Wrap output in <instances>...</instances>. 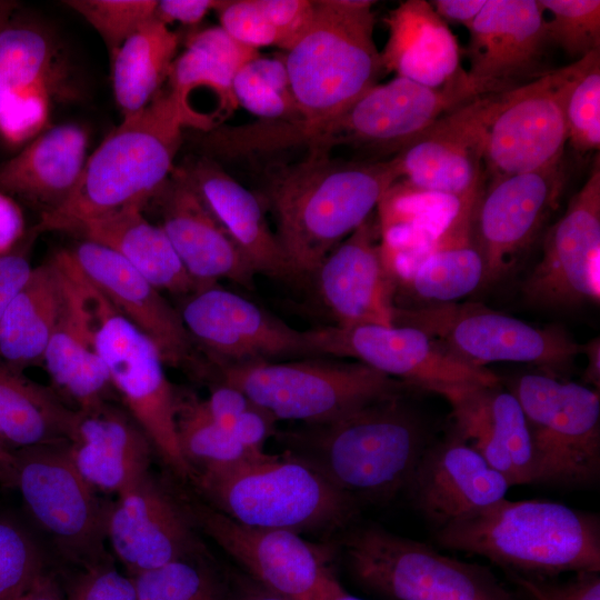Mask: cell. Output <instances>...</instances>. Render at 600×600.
<instances>
[{"instance_id":"1","label":"cell","mask_w":600,"mask_h":600,"mask_svg":"<svg viewBox=\"0 0 600 600\" xmlns=\"http://www.w3.org/2000/svg\"><path fill=\"white\" fill-rule=\"evenodd\" d=\"M269 173L266 201L296 279L312 277L400 179L393 157L348 161L321 153L307 154Z\"/></svg>"},{"instance_id":"2","label":"cell","mask_w":600,"mask_h":600,"mask_svg":"<svg viewBox=\"0 0 600 600\" xmlns=\"http://www.w3.org/2000/svg\"><path fill=\"white\" fill-rule=\"evenodd\" d=\"M273 437L353 500L381 499L406 488L428 447L424 428L402 394L328 422L277 430Z\"/></svg>"},{"instance_id":"3","label":"cell","mask_w":600,"mask_h":600,"mask_svg":"<svg viewBox=\"0 0 600 600\" xmlns=\"http://www.w3.org/2000/svg\"><path fill=\"white\" fill-rule=\"evenodd\" d=\"M52 259L113 391L162 462L179 480L191 481L193 471L177 436V390L167 377L158 349L84 276L67 249Z\"/></svg>"},{"instance_id":"4","label":"cell","mask_w":600,"mask_h":600,"mask_svg":"<svg viewBox=\"0 0 600 600\" xmlns=\"http://www.w3.org/2000/svg\"><path fill=\"white\" fill-rule=\"evenodd\" d=\"M183 128L172 97L160 91L144 109L124 117L87 158L71 194L57 209L41 213L34 231L71 233L96 217L143 208L170 178Z\"/></svg>"},{"instance_id":"5","label":"cell","mask_w":600,"mask_h":600,"mask_svg":"<svg viewBox=\"0 0 600 600\" xmlns=\"http://www.w3.org/2000/svg\"><path fill=\"white\" fill-rule=\"evenodd\" d=\"M437 540L527 574L600 571L599 518L554 501L504 498L438 529Z\"/></svg>"},{"instance_id":"6","label":"cell","mask_w":600,"mask_h":600,"mask_svg":"<svg viewBox=\"0 0 600 600\" xmlns=\"http://www.w3.org/2000/svg\"><path fill=\"white\" fill-rule=\"evenodd\" d=\"M208 504L247 526L293 532L336 528L354 500L283 451L196 471L191 479Z\"/></svg>"},{"instance_id":"7","label":"cell","mask_w":600,"mask_h":600,"mask_svg":"<svg viewBox=\"0 0 600 600\" xmlns=\"http://www.w3.org/2000/svg\"><path fill=\"white\" fill-rule=\"evenodd\" d=\"M374 2L319 0L312 21L283 61L303 121L332 118L384 72L374 38Z\"/></svg>"},{"instance_id":"8","label":"cell","mask_w":600,"mask_h":600,"mask_svg":"<svg viewBox=\"0 0 600 600\" xmlns=\"http://www.w3.org/2000/svg\"><path fill=\"white\" fill-rule=\"evenodd\" d=\"M217 380L242 390L278 421L303 424L334 420L411 388L362 362L327 357L224 366Z\"/></svg>"},{"instance_id":"9","label":"cell","mask_w":600,"mask_h":600,"mask_svg":"<svg viewBox=\"0 0 600 600\" xmlns=\"http://www.w3.org/2000/svg\"><path fill=\"white\" fill-rule=\"evenodd\" d=\"M480 96L471 80L434 89L396 76L332 118L293 123L291 140L308 154H330L338 146L398 153L439 118Z\"/></svg>"},{"instance_id":"10","label":"cell","mask_w":600,"mask_h":600,"mask_svg":"<svg viewBox=\"0 0 600 600\" xmlns=\"http://www.w3.org/2000/svg\"><path fill=\"white\" fill-rule=\"evenodd\" d=\"M394 324L422 330L450 353L476 367L522 362L556 378L570 368L583 349L562 327H536L479 302L397 307Z\"/></svg>"},{"instance_id":"11","label":"cell","mask_w":600,"mask_h":600,"mask_svg":"<svg viewBox=\"0 0 600 600\" xmlns=\"http://www.w3.org/2000/svg\"><path fill=\"white\" fill-rule=\"evenodd\" d=\"M343 551L354 579L389 600H507L478 566L378 527L352 531Z\"/></svg>"},{"instance_id":"12","label":"cell","mask_w":600,"mask_h":600,"mask_svg":"<svg viewBox=\"0 0 600 600\" xmlns=\"http://www.w3.org/2000/svg\"><path fill=\"white\" fill-rule=\"evenodd\" d=\"M530 432L536 482L581 486L600 470V394L546 373H526L509 389Z\"/></svg>"},{"instance_id":"13","label":"cell","mask_w":600,"mask_h":600,"mask_svg":"<svg viewBox=\"0 0 600 600\" xmlns=\"http://www.w3.org/2000/svg\"><path fill=\"white\" fill-rule=\"evenodd\" d=\"M68 441L14 450V489L60 553L80 568L110 559L104 549L108 503L74 467Z\"/></svg>"},{"instance_id":"14","label":"cell","mask_w":600,"mask_h":600,"mask_svg":"<svg viewBox=\"0 0 600 600\" xmlns=\"http://www.w3.org/2000/svg\"><path fill=\"white\" fill-rule=\"evenodd\" d=\"M183 504L194 526L268 589L293 600H327L341 587L327 551L299 533L242 524L204 502Z\"/></svg>"},{"instance_id":"15","label":"cell","mask_w":600,"mask_h":600,"mask_svg":"<svg viewBox=\"0 0 600 600\" xmlns=\"http://www.w3.org/2000/svg\"><path fill=\"white\" fill-rule=\"evenodd\" d=\"M178 311L194 343L216 370L313 357L308 331L291 328L218 282L186 296Z\"/></svg>"},{"instance_id":"16","label":"cell","mask_w":600,"mask_h":600,"mask_svg":"<svg viewBox=\"0 0 600 600\" xmlns=\"http://www.w3.org/2000/svg\"><path fill=\"white\" fill-rule=\"evenodd\" d=\"M314 357L351 358L411 388L500 383L486 367L469 364L422 330L402 324L329 326L308 330Z\"/></svg>"},{"instance_id":"17","label":"cell","mask_w":600,"mask_h":600,"mask_svg":"<svg viewBox=\"0 0 600 600\" xmlns=\"http://www.w3.org/2000/svg\"><path fill=\"white\" fill-rule=\"evenodd\" d=\"M572 63L500 94L487 129L484 181L562 160L568 141L563 96Z\"/></svg>"},{"instance_id":"18","label":"cell","mask_w":600,"mask_h":600,"mask_svg":"<svg viewBox=\"0 0 600 600\" xmlns=\"http://www.w3.org/2000/svg\"><path fill=\"white\" fill-rule=\"evenodd\" d=\"M564 183L562 160L484 181L473 213L482 284L500 281L518 266L558 207Z\"/></svg>"},{"instance_id":"19","label":"cell","mask_w":600,"mask_h":600,"mask_svg":"<svg viewBox=\"0 0 600 600\" xmlns=\"http://www.w3.org/2000/svg\"><path fill=\"white\" fill-rule=\"evenodd\" d=\"M530 304L572 308L600 301V163L548 229L542 256L524 280Z\"/></svg>"},{"instance_id":"20","label":"cell","mask_w":600,"mask_h":600,"mask_svg":"<svg viewBox=\"0 0 600 600\" xmlns=\"http://www.w3.org/2000/svg\"><path fill=\"white\" fill-rule=\"evenodd\" d=\"M84 276L113 307L146 334L166 366L200 381H213L216 370L202 357L178 309L161 291L114 251L88 240L67 249Z\"/></svg>"},{"instance_id":"21","label":"cell","mask_w":600,"mask_h":600,"mask_svg":"<svg viewBox=\"0 0 600 600\" xmlns=\"http://www.w3.org/2000/svg\"><path fill=\"white\" fill-rule=\"evenodd\" d=\"M183 501L151 470L108 503L106 540L129 576L202 551Z\"/></svg>"},{"instance_id":"22","label":"cell","mask_w":600,"mask_h":600,"mask_svg":"<svg viewBox=\"0 0 600 600\" xmlns=\"http://www.w3.org/2000/svg\"><path fill=\"white\" fill-rule=\"evenodd\" d=\"M500 94L480 96L449 111L396 153L400 179L458 198L479 189L487 129Z\"/></svg>"},{"instance_id":"23","label":"cell","mask_w":600,"mask_h":600,"mask_svg":"<svg viewBox=\"0 0 600 600\" xmlns=\"http://www.w3.org/2000/svg\"><path fill=\"white\" fill-rule=\"evenodd\" d=\"M467 73L482 94L503 93L549 70L544 10L536 0H487L469 29Z\"/></svg>"},{"instance_id":"24","label":"cell","mask_w":600,"mask_h":600,"mask_svg":"<svg viewBox=\"0 0 600 600\" xmlns=\"http://www.w3.org/2000/svg\"><path fill=\"white\" fill-rule=\"evenodd\" d=\"M312 277L336 327L394 324V262L371 217L322 260Z\"/></svg>"},{"instance_id":"25","label":"cell","mask_w":600,"mask_h":600,"mask_svg":"<svg viewBox=\"0 0 600 600\" xmlns=\"http://www.w3.org/2000/svg\"><path fill=\"white\" fill-rule=\"evenodd\" d=\"M451 408L456 432L511 486L536 482V459L523 410L500 383L434 389Z\"/></svg>"},{"instance_id":"26","label":"cell","mask_w":600,"mask_h":600,"mask_svg":"<svg viewBox=\"0 0 600 600\" xmlns=\"http://www.w3.org/2000/svg\"><path fill=\"white\" fill-rule=\"evenodd\" d=\"M153 199L160 227L200 287L220 279L254 287L256 271L180 168L173 169Z\"/></svg>"},{"instance_id":"27","label":"cell","mask_w":600,"mask_h":600,"mask_svg":"<svg viewBox=\"0 0 600 600\" xmlns=\"http://www.w3.org/2000/svg\"><path fill=\"white\" fill-rule=\"evenodd\" d=\"M510 487L502 473L456 434L426 448L407 486L416 507L438 529L499 502Z\"/></svg>"},{"instance_id":"28","label":"cell","mask_w":600,"mask_h":600,"mask_svg":"<svg viewBox=\"0 0 600 600\" xmlns=\"http://www.w3.org/2000/svg\"><path fill=\"white\" fill-rule=\"evenodd\" d=\"M259 56L254 48L231 38L220 26L191 34L184 51L176 57L168 77V92L183 127L216 129L238 107L232 91L237 72Z\"/></svg>"},{"instance_id":"29","label":"cell","mask_w":600,"mask_h":600,"mask_svg":"<svg viewBox=\"0 0 600 600\" xmlns=\"http://www.w3.org/2000/svg\"><path fill=\"white\" fill-rule=\"evenodd\" d=\"M67 444L87 483L98 493L116 496L150 471L154 452L129 412L110 401L77 409Z\"/></svg>"},{"instance_id":"30","label":"cell","mask_w":600,"mask_h":600,"mask_svg":"<svg viewBox=\"0 0 600 600\" xmlns=\"http://www.w3.org/2000/svg\"><path fill=\"white\" fill-rule=\"evenodd\" d=\"M386 24L388 39L380 52L384 72L434 89L470 80L456 36L429 1L399 3Z\"/></svg>"},{"instance_id":"31","label":"cell","mask_w":600,"mask_h":600,"mask_svg":"<svg viewBox=\"0 0 600 600\" xmlns=\"http://www.w3.org/2000/svg\"><path fill=\"white\" fill-rule=\"evenodd\" d=\"M229 233L256 273L296 279L271 230L262 202L212 158L179 167Z\"/></svg>"},{"instance_id":"32","label":"cell","mask_w":600,"mask_h":600,"mask_svg":"<svg viewBox=\"0 0 600 600\" xmlns=\"http://www.w3.org/2000/svg\"><path fill=\"white\" fill-rule=\"evenodd\" d=\"M88 136L78 124L48 128L0 166V192L39 206L60 207L77 186L87 161Z\"/></svg>"},{"instance_id":"33","label":"cell","mask_w":600,"mask_h":600,"mask_svg":"<svg viewBox=\"0 0 600 600\" xmlns=\"http://www.w3.org/2000/svg\"><path fill=\"white\" fill-rule=\"evenodd\" d=\"M141 207H126L83 221L71 233L123 258L160 291L188 296L200 286L188 273L160 226Z\"/></svg>"},{"instance_id":"34","label":"cell","mask_w":600,"mask_h":600,"mask_svg":"<svg viewBox=\"0 0 600 600\" xmlns=\"http://www.w3.org/2000/svg\"><path fill=\"white\" fill-rule=\"evenodd\" d=\"M483 184L467 194L443 231L424 250L410 283L430 303L456 302L482 286L484 266L473 236V213Z\"/></svg>"},{"instance_id":"35","label":"cell","mask_w":600,"mask_h":600,"mask_svg":"<svg viewBox=\"0 0 600 600\" xmlns=\"http://www.w3.org/2000/svg\"><path fill=\"white\" fill-rule=\"evenodd\" d=\"M63 303L62 278L50 258L33 267L0 321V360L18 372L42 362Z\"/></svg>"},{"instance_id":"36","label":"cell","mask_w":600,"mask_h":600,"mask_svg":"<svg viewBox=\"0 0 600 600\" xmlns=\"http://www.w3.org/2000/svg\"><path fill=\"white\" fill-rule=\"evenodd\" d=\"M77 409L0 360V439L11 449L68 441Z\"/></svg>"},{"instance_id":"37","label":"cell","mask_w":600,"mask_h":600,"mask_svg":"<svg viewBox=\"0 0 600 600\" xmlns=\"http://www.w3.org/2000/svg\"><path fill=\"white\" fill-rule=\"evenodd\" d=\"M63 289L62 312L42 362L57 391L72 401L76 409H86L109 401L113 388L64 284Z\"/></svg>"},{"instance_id":"38","label":"cell","mask_w":600,"mask_h":600,"mask_svg":"<svg viewBox=\"0 0 600 600\" xmlns=\"http://www.w3.org/2000/svg\"><path fill=\"white\" fill-rule=\"evenodd\" d=\"M178 43V34L152 18L110 58L114 98L123 118L141 111L158 96Z\"/></svg>"},{"instance_id":"39","label":"cell","mask_w":600,"mask_h":600,"mask_svg":"<svg viewBox=\"0 0 600 600\" xmlns=\"http://www.w3.org/2000/svg\"><path fill=\"white\" fill-rule=\"evenodd\" d=\"M176 424L180 450L193 473L259 456L248 453L230 430L211 418L203 399L192 393L177 391Z\"/></svg>"},{"instance_id":"40","label":"cell","mask_w":600,"mask_h":600,"mask_svg":"<svg viewBox=\"0 0 600 600\" xmlns=\"http://www.w3.org/2000/svg\"><path fill=\"white\" fill-rule=\"evenodd\" d=\"M132 579L139 600H230L231 594L230 586L204 550Z\"/></svg>"},{"instance_id":"41","label":"cell","mask_w":600,"mask_h":600,"mask_svg":"<svg viewBox=\"0 0 600 600\" xmlns=\"http://www.w3.org/2000/svg\"><path fill=\"white\" fill-rule=\"evenodd\" d=\"M232 91L237 104L261 120H302L291 93L283 59L259 54L237 72Z\"/></svg>"},{"instance_id":"42","label":"cell","mask_w":600,"mask_h":600,"mask_svg":"<svg viewBox=\"0 0 600 600\" xmlns=\"http://www.w3.org/2000/svg\"><path fill=\"white\" fill-rule=\"evenodd\" d=\"M567 142L581 152L600 147V50L572 62L563 96Z\"/></svg>"},{"instance_id":"43","label":"cell","mask_w":600,"mask_h":600,"mask_svg":"<svg viewBox=\"0 0 600 600\" xmlns=\"http://www.w3.org/2000/svg\"><path fill=\"white\" fill-rule=\"evenodd\" d=\"M54 49L49 38L31 27L0 29V106L3 100L50 78Z\"/></svg>"},{"instance_id":"44","label":"cell","mask_w":600,"mask_h":600,"mask_svg":"<svg viewBox=\"0 0 600 600\" xmlns=\"http://www.w3.org/2000/svg\"><path fill=\"white\" fill-rule=\"evenodd\" d=\"M46 571L43 553L32 534L0 509V600H16Z\"/></svg>"},{"instance_id":"45","label":"cell","mask_w":600,"mask_h":600,"mask_svg":"<svg viewBox=\"0 0 600 600\" xmlns=\"http://www.w3.org/2000/svg\"><path fill=\"white\" fill-rule=\"evenodd\" d=\"M547 20L550 42L560 46L577 60L600 50L599 0H539Z\"/></svg>"},{"instance_id":"46","label":"cell","mask_w":600,"mask_h":600,"mask_svg":"<svg viewBox=\"0 0 600 600\" xmlns=\"http://www.w3.org/2000/svg\"><path fill=\"white\" fill-rule=\"evenodd\" d=\"M154 0H69L102 38L110 58L140 27L154 18Z\"/></svg>"},{"instance_id":"47","label":"cell","mask_w":600,"mask_h":600,"mask_svg":"<svg viewBox=\"0 0 600 600\" xmlns=\"http://www.w3.org/2000/svg\"><path fill=\"white\" fill-rule=\"evenodd\" d=\"M51 79H42L8 96L0 106V134L13 144L33 140L48 126Z\"/></svg>"},{"instance_id":"48","label":"cell","mask_w":600,"mask_h":600,"mask_svg":"<svg viewBox=\"0 0 600 600\" xmlns=\"http://www.w3.org/2000/svg\"><path fill=\"white\" fill-rule=\"evenodd\" d=\"M214 10L219 14L220 27L238 42L257 50L260 47H280L278 32L257 0L218 1Z\"/></svg>"},{"instance_id":"49","label":"cell","mask_w":600,"mask_h":600,"mask_svg":"<svg viewBox=\"0 0 600 600\" xmlns=\"http://www.w3.org/2000/svg\"><path fill=\"white\" fill-rule=\"evenodd\" d=\"M64 592L68 600H139L132 577L110 559L80 568Z\"/></svg>"},{"instance_id":"50","label":"cell","mask_w":600,"mask_h":600,"mask_svg":"<svg viewBox=\"0 0 600 600\" xmlns=\"http://www.w3.org/2000/svg\"><path fill=\"white\" fill-rule=\"evenodd\" d=\"M258 7L280 37L281 49L288 51L310 26L316 1L257 0Z\"/></svg>"},{"instance_id":"51","label":"cell","mask_w":600,"mask_h":600,"mask_svg":"<svg viewBox=\"0 0 600 600\" xmlns=\"http://www.w3.org/2000/svg\"><path fill=\"white\" fill-rule=\"evenodd\" d=\"M516 580L533 600H600L599 572H579L562 583L533 577H517Z\"/></svg>"},{"instance_id":"52","label":"cell","mask_w":600,"mask_h":600,"mask_svg":"<svg viewBox=\"0 0 600 600\" xmlns=\"http://www.w3.org/2000/svg\"><path fill=\"white\" fill-rule=\"evenodd\" d=\"M278 420L268 410L251 403L231 426V433L240 446L250 454H261L270 437L277 431Z\"/></svg>"},{"instance_id":"53","label":"cell","mask_w":600,"mask_h":600,"mask_svg":"<svg viewBox=\"0 0 600 600\" xmlns=\"http://www.w3.org/2000/svg\"><path fill=\"white\" fill-rule=\"evenodd\" d=\"M203 401L211 418L228 430L252 403L242 390L221 380L210 383V393Z\"/></svg>"},{"instance_id":"54","label":"cell","mask_w":600,"mask_h":600,"mask_svg":"<svg viewBox=\"0 0 600 600\" xmlns=\"http://www.w3.org/2000/svg\"><path fill=\"white\" fill-rule=\"evenodd\" d=\"M32 269L23 251L11 250L0 256V321Z\"/></svg>"},{"instance_id":"55","label":"cell","mask_w":600,"mask_h":600,"mask_svg":"<svg viewBox=\"0 0 600 600\" xmlns=\"http://www.w3.org/2000/svg\"><path fill=\"white\" fill-rule=\"evenodd\" d=\"M217 4L216 0H161L157 2L154 18L167 26L171 22L196 24Z\"/></svg>"},{"instance_id":"56","label":"cell","mask_w":600,"mask_h":600,"mask_svg":"<svg viewBox=\"0 0 600 600\" xmlns=\"http://www.w3.org/2000/svg\"><path fill=\"white\" fill-rule=\"evenodd\" d=\"M23 232V217L12 198L0 192V256L13 250Z\"/></svg>"},{"instance_id":"57","label":"cell","mask_w":600,"mask_h":600,"mask_svg":"<svg viewBox=\"0 0 600 600\" xmlns=\"http://www.w3.org/2000/svg\"><path fill=\"white\" fill-rule=\"evenodd\" d=\"M487 0H433L430 1L434 11L446 21H451L471 28Z\"/></svg>"},{"instance_id":"58","label":"cell","mask_w":600,"mask_h":600,"mask_svg":"<svg viewBox=\"0 0 600 600\" xmlns=\"http://www.w3.org/2000/svg\"><path fill=\"white\" fill-rule=\"evenodd\" d=\"M16 600H68L54 574L46 571L38 577Z\"/></svg>"},{"instance_id":"59","label":"cell","mask_w":600,"mask_h":600,"mask_svg":"<svg viewBox=\"0 0 600 600\" xmlns=\"http://www.w3.org/2000/svg\"><path fill=\"white\" fill-rule=\"evenodd\" d=\"M230 589V600H293L268 589L250 577L237 580L236 584Z\"/></svg>"},{"instance_id":"60","label":"cell","mask_w":600,"mask_h":600,"mask_svg":"<svg viewBox=\"0 0 600 600\" xmlns=\"http://www.w3.org/2000/svg\"><path fill=\"white\" fill-rule=\"evenodd\" d=\"M582 353L587 356L588 364L584 371V381L600 389V338L596 337L583 343Z\"/></svg>"},{"instance_id":"61","label":"cell","mask_w":600,"mask_h":600,"mask_svg":"<svg viewBox=\"0 0 600 600\" xmlns=\"http://www.w3.org/2000/svg\"><path fill=\"white\" fill-rule=\"evenodd\" d=\"M16 476V452L0 439V487L4 489H14Z\"/></svg>"},{"instance_id":"62","label":"cell","mask_w":600,"mask_h":600,"mask_svg":"<svg viewBox=\"0 0 600 600\" xmlns=\"http://www.w3.org/2000/svg\"><path fill=\"white\" fill-rule=\"evenodd\" d=\"M327 600H362V599H359L348 593L341 586Z\"/></svg>"},{"instance_id":"63","label":"cell","mask_w":600,"mask_h":600,"mask_svg":"<svg viewBox=\"0 0 600 600\" xmlns=\"http://www.w3.org/2000/svg\"><path fill=\"white\" fill-rule=\"evenodd\" d=\"M11 3L0 1V29L3 28V21L8 18Z\"/></svg>"}]
</instances>
